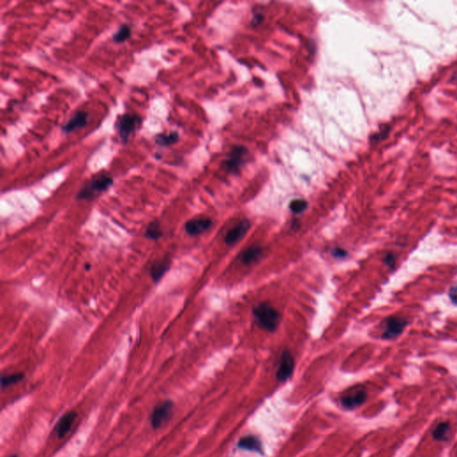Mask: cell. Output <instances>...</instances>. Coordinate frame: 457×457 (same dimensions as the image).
<instances>
[{"instance_id":"cell-1","label":"cell","mask_w":457,"mask_h":457,"mask_svg":"<svg viewBox=\"0 0 457 457\" xmlns=\"http://www.w3.org/2000/svg\"><path fill=\"white\" fill-rule=\"evenodd\" d=\"M114 184V179L107 173H101L93 176L85 183L78 192V200H90L95 199L102 193L106 192Z\"/></svg>"},{"instance_id":"cell-2","label":"cell","mask_w":457,"mask_h":457,"mask_svg":"<svg viewBox=\"0 0 457 457\" xmlns=\"http://www.w3.org/2000/svg\"><path fill=\"white\" fill-rule=\"evenodd\" d=\"M254 319L259 326L270 332L275 331L279 325L280 314L268 303H261L253 310Z\"/></svg>"},{"instance_id":"cell-3","label":"cell","mask_w":457,"mask_h":457,"mask_svg":"<svg viewBox=\"0 0 457 457\" xmlns=\"http://www.w3.org/2000/svg\"><path fill=\"white\" fill-rule=\"evenodd\" d=\"M142 124V118L138 114H124L119 117L115 123L120 139L123 144H126L131 134L140 129Z\"/></svg>"},{"instance_id":"cell-4","label":"cell","mask_w":457,"mask_h":457,"mask_svg":"<svg viewBox=\"0 0 457 457\" xmlns=\"http://www.w3.org/2000/svg\"><path fill=\"white\" fill-rule=\"evenodd\" d=\"M174 409V403L165 400L157 405L150 416V423L154 429H159L169 420Z\"/></svg>"},{"instance_id":"cell-5","label":"cell","mask_w":457,"mask_h":457,"mask_svg":"<svg viewBox=\"0 0 457 457\" xmlns=\"http://www.w3.org/2000/svg\"><path fill=\"white\" fill-rule=\"evenodd\" d=\"M367 398V393L364 388L356 387L347 390L341 397V404L347 409H354L362 406Z\"/></svg>"},{"instance_id":"cell-6","label":"cell","mask_w":457,"mask_h":457,"mask_svg":"<svg viewBox=\"0 0 457 457\" xmlns=\"http://www.w3.org/2000/svg\"><path fill=\"white\" fill-rule=\"evenodd\" d=\"M407 325V321L404 318L396 316L387 318L383 324L384 330L381 337L383 339H395L402 333Z\"/></svg>"},{"instance_id":"cell-7","label":"cell","mask_w":457,"mask_h":457,"mask_svg":"<svg viewBox=\"0 0 457 457\" xmlns=\"http://www.w3.org/2000/svg\"><path fill=\"white\" fill-rule=\"evenodd\" d=\"M295 368V361L290 352L286 350L282 353L279 360V368L277 371V380L281 382L288 380L292 375Z\"/></svg>"},{"instance_id":"cell-8","label":"cell","mask_w":457,"mask_h":457,"mask_svg":"<svg viewBox=\"0 0 457 457\" xmlns=\"http://www.w3.org/2000/svg\"><path fill=\"white\" fill-rule=\"evenodd\" d=\"M212 220L208 218H194L185 224V231L190 236H199L212 227Z\"/></svg>"},{"instance_id":"cell-9","label":"cell","mask_w":457,"mask_h":457,"mask_svg":"<svg viewBox=\"0 0 457 457\" xmlns=\"http://www.w3.org/2000/svg\"><path fill=\"white\" fill-rule=\"evenodd\" d=\"M250 222L247 219L242 220L237 225L230 228L225 235V241L227 245H234L245 236L250 228Z\"/></svg>"},{"instance_id":"cell-10","label":"cell","mask_w":457,"mask_h":457,"mask_svg":"<svg viewBox=\"0 0 457 457\" xmlns=\"http://www.w3.org/2000/svg\"><path fill=\"white\" fill-rule=\"evenodd\" d=\"M88 119H89V114L87 112L79 111L68 120L67 123L63 125L62 131H64V133L69 134L71 132L85 127L88 123Z\"/></svg>"},{"instance_id":"cell-11","label":"cell","mask_w":457,"mask_h":457,"mask_svg":"<svg viewBox=\"0 0 457 457\" xmlns=\"http://www.w3.org/2000/svg\"><path fill=\"white\" fill-rule=\"evenodd\" d=\"M172 261L169 256H164L153 262L150 267V276L155 282H158L169 271Z\"/></svg>"},{"instance_id":"cell-12","label":"cell","mask_w":457,"mask_h":457,"mask_svg":"<svg viewBox=\"0 0 457 457\" xmlns=\"http://www.w3.org/2000/svg\"><path fill=\"white\" fill-rule=\"evenodd\" d=\"M77 416H78V415H77L76 412L70 411V412H67L66 414H64L60 418L55 428L56 435L58 436L59 439L64 438L68 432H70L72 424H74V422L76 420Z\"/></svg>"},{"instance_id":"cell-13","label":"cell","mask_w":457,"mask_h":457,"mask_svg":"<svg viewBox=\"0 0 457 457\" xmlns=\"http://www.w3.org/2000/svg\"><path fill=\"white\" fill-rule=\"evenodd\" d=\"M246 149L241 146L235 147L229 154L228 159L225 161V167L230 172H237L244 160Z\"/></svg>"},{"instance_id":"cell-14","label":"cell","mask_w":457,"mask_h":457,"mask_svg":"<svg viewBox=\"0 0 457 457\" xmlns=\"http://www.w3.org/2000/svg\"><path fill=\"white\" fill-rule=\"evenodd\" d=\"M263 250L261 246H256V245H252L245 249L241 254V261L243 263L246 265L253 264L254 262H257L259 259L262 257Z\"/></svg>"},{"instance_id":"cell-15","label":"cell","mask_w":457,"mask_h":457,"mask_svg":"<svg viewBox=\"0 0 457 457\" xmlns=\"http://www.w3.org/2000/svg\"><path fill=\"white\" fill-rule=\"evenodd\" d=\"M164 235L161 224L158 220H154L148 224L145 230V237L150 240H158Z\"/></svg>"},{"instance_id":"cell-16","label":"cell","mask_w":457,"mask_h":457,"mask_svg":"<svg viewBox=\"0 0 457 457\" xmlns=\"http://www.w3.org/2000/svg\"><path fill=\"white\" fill-rule=\"evenodd\" d=\"M238 447L242 449L249 450V451H256V452H261V449H262L261 442L258 439L252 436L245 437L241 439L238 442Z\"/></svg>"},{"instance_id":"cell-17","label":"cell","mask_w":457,"mask_h":457,"mask_svg":"<svg viewBox=\"0 0 457 457\" xmlns=\"http://www.w3.org/2000/svg\"><path fill=\"white\" fill-rule=\"evenodd\" d=\"M179 140V133L177 131H172L169 134H158L156 137V143L161 147H169L177 143Z\"/></svg>"},{"instance_id":"cell-18","label":"cell","mask_w":457,"mask_h":457,"mask_svg":"<svg viewBox=\"0 0 457 457\" xmlns=\"http://www.w3.org/2000/svg\"><path fill=\"white\" fill-rule=\"evenodd\" d=\"M449 432H450V426L448 423H442L437 426L433 432H432V436L434 440L438 441H444L448 440L449 438Z\"/></svg>"},{"instance_id":"cell-19","label":"cell","mask_w":457,"mask_h":457,"mask_svg":"<svg viewBox=\"0 0 457 457\" xmlns=\"http://www.w3.org/2000/svg\"><path fill=\"white\" fill-rule=\"evenodd\" d=\"M24 378V374L21 373H10V374H3L1 377V385L2 389H4L9 386L14 385L18 382L22 381Z\"/></svg>"},{"instance_id":"cell-20","label":"cell","mask_w":457,"mask_h":457,"mask_svg":"<svg viewBox=\"0 0 457 457\" xmlns=\"http://www.w3.org/2000/svg\"><path fill=\"white\" fill-rule=\"evenodd\" d=\"M131 29L127 24H123L119 30L113 35V40L115 43H123L131 38Z\"/></svg>"},{"instance_id":"cell-21","label":"cell","mask_w":457,"mask_h":457,"mask_svg":"<svg viewBox=\"0 0 457 457\" xmlns=\"http://www.w3.org/2000/svg\"><path fill=\"white\" fill-rule=\"evenodd\" d=\"M308 203L305 199H295L289 204V208L294 214H301L306 210Z\"/></svg>"},{"instance_id":"cell-22","label":"cell","mask_w":457,"mask_h":457,"mask_svg":"<svg viewBox=\"0 0 457 457\" xmlns=\"http://www.w3.org/2000/svg\"><path fill=\"white\" fill-rule=\"evenodd\" d=\"M390 126H386L384 129L381 130L380 132H378V133L373 136V140H374V141H380V140H383V139H385L386 137L388 136V134L390 133Z\"/></svg>"},{"instance_id":"cell-23","label":"cell","mask_w":457,"mask_h":457,"mask_svg":"<svg viewBox=\"0 0 457 457\" xmlns=\"http://www.w3.org/2000/svg\"><path fill=\"white\" fill-rule=\"evenodd\" d=\"M331 254L334 256L335 258L341 259L346 257L347 255V252L341 247H334L331 250Z\"/></svg>"},{"instance_id":"cell-24","label":"cell","mask_w":457,"mask_h":457,"mask_svg":"<svg viewBox=\"0 0 457 457\" xmlns=\"http://www.w3.org/2000/svg\"><path fill=\"white\" fill-rule=\"evenodd\" d=\"M449 297L455 305H457V283L453 285L449 290Z\"/></svg>"},{"instance_id":"cell-25","label":"cell","mask_w":457,"mask_h":457,"mask_svg":"<svg viewBox=\"0 0 457 457\" xmlns=\"http://www.w3.org/2000/svg\"><path fill=\"white\" fill-rule=\"evenodd\" d=\"M384 262H385L386 264L390 268H394L395 267V264H396V258H395V255L392 254H388L385 256L384 258Z\"/></svg>"},{"instance_id":"cell-26","label":"cell","mask_w":457,"mask_h":457,"mask_svg":"<svg viewBox=\"0 0 457 457\" xmlns=\"http://www.w3.org/2000/svg\"><path fill=\"white\" fill-rule=\"evenodd\" d=\"M89 267H90V265H89V264H87V265H85V269H86V270H89Z\"/></svg>"},{"instance_id":"cell-27","label":"cell","mask_w":457,"mask_h":457,"mask_svg":"<svg viewBox=\"0 0 457 457\" xmlns=\"http://www.w3.org/2000/svg\"><path fill=\"white\" fill-rule=\"evenodd\" d=\"M17 457L16 456H13V457Z\"/></svg>"}]
</instances>
